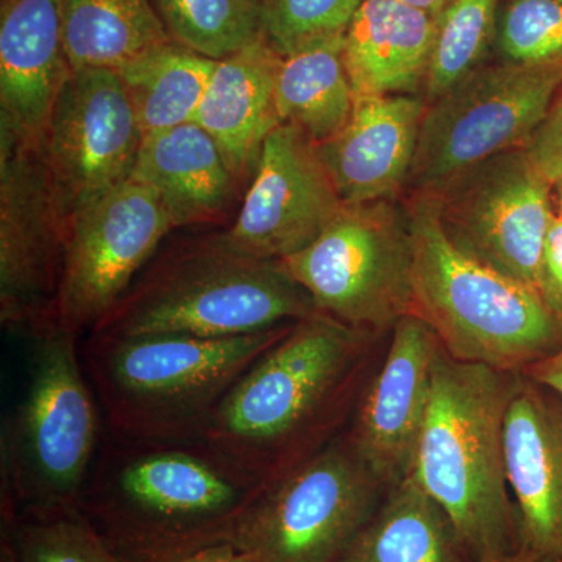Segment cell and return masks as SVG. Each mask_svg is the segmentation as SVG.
I'll list each match as a JSON object with an SVG mask.
<instances>
[{"label": "cell", "mask_w": 562, "mask_h": 562, "mask_svg": "<svg viewBox=\"0 0 562 562\" xmlns=\"http://www.w3.org/2000/svg\"><path fill=\"white\" fill-rule=\"evenodd\" d=\"M524 149L539 172L550 183H557L562 176V88L541 127Z\"/></svg>", "instance_id": "32"}, {"label": "cell", "mask_w": 562, "mask_h": 562, "mask_svg": "<svg viewBox=\"0 0 562 562\" xmlns=\"http://www.w3.org/2000/svg\"><path fill=\"white\" fill-rule=\"evenodd\" d=\"M427 102L420 94L357 98L349 121L317 144L324 168L344 205L401 198Z\"/></svg>", "instance_id": "18"}, {"label": "cell", "mask_w": 562, "mask_h": 562, "mask_svg": "<svg viewBox=\"0 0 562 562\" xmlns=\"http://www.w3.org/2000/svg\"><path fill=\"white\" fill-rule=\"evenodd\" d=\"M143 131L120 74L72 69L44 135V161L66 220L131 180Z\"/></svg>", "instance_id": "14"}, {"label": "cell", "mask_w": 562, "mask_h": 562, "mask_svg": "<svg viewBox=\"0 0 562 562\" xmlns=\"http://www.w3.org/2000/svg\"><path fill=\"white\" fill-rule=\"evenodd\" d=\"M355 101L342 36L281 57L276 80L280 124L297 128L316 146L341 131Z\"/></svg>", "instance_id": "25"}, {"label": "cell", "mask_w": 562, "mask_h": 562, "mask_svg": "<svg viewBox=\"0 0 562 562\" xmlns=\"http://www.w3.org/2000/svg\"><path fill=\"white\" fill-rule=\"evenodd\" d=\"M216 61L169 41L116 70L143 136L195 122Z\"/></svg>", "instance_id": "26"}, {"label": "cell", "mask_w": 562, "mask_h": 562, "mask_svg": "<svg viewBox=\"0 0 562 562\" xmlns=\"http://www.w3.org/2000/svg\"><path fill=\"white\" fill-rule=\"evenodd\" d=\"M176 228L160 198L132 179L74 214L57 321L81 336L94 330Z\"/></svg>", "instance_id": "13"}, {"label": "cell", "mask_w": 562, "mask_h": 562, "mask_svg": "<svg viewBox=\"0 0 562 562\" xmlns=\"http://www.w3.org/2000/svg\"><path fill=\"white\" fill-rule=\"evenodd\" d=\"M281 57L265 36L216 61L195 122L216 140L235 177L255 171L262 144L280 125L276 80Z\"/></svg>", "instance_id": "21"}, {"label": "cell", "mask_w": 562, "mask_h": 562, "mask_svg": "<svg viewBox=\"0 0 562 562\" xmlns=\"http://www.w3.org/2000/svg\"><path fill=\"white\" fill-rule=\"evenodd\" d=\"M147 265L90 333L228 338L317 312L280 261L235 254L216 238L177 247Z\"/></svg>", "instance_id": "7"}, {"label": "cell", "mask_w": 562, "mask_h": 562, "mask_svg": "<svg viewBox=\"0 0 562 562\" xmlns=\"http://www.w3.org/2000/svg\"><path fill=\"white\" fill-rule=\"evenodd\" d=\"M553 198L557 214L562 217V176L557 180V183L553 184Z\"/></svg>", "instance_id": "38"}, {"label": "cell", "mask_w": 562, "mask_h": 562, "mask_svg": "<svg viewBox=\"0 0 562 562\" xmlns=\"http://www.w3.org/2000/svg\"><path fill=\"white\" fill-rule=\"evenodd\" d=\"M342 206L316 144L280 124L262 144L238 217L216 241L235 254L281 261L319 238Z\"/></svg>", "instance_id": "15"}, {"label": "cell", "mask_w": 562, "mask_h": 562, "mask_svg": "<svg viewBox=\"0 0 562 562\" xmlns=\"http://www.w3.org/2000/svg\"><path fill=\"white\" fill-rule=\"evenodd\" d=\"M262 36L280 57L341 38L362 0H260Z\"/></svg>", "instance_id": "31"}, {"label": "cell", "mask_w": 562, "mask_h": 562, "mask_svg": "<svg viewBox=\"0 0 562 562\" xmlns=\"http://www.w3.org/2000/svg\"><path fill=\"white\" fill-rule=\"evenodd\" d=\"M439 349L441 344L420 317H402L392 327L382 368L358 403L347 435L386 487L412 471Z\"/></svg>", "instance_id": "16"}, {"label": "cell", "mask_w": 562, "mask_h": 562, "mask_svg": "<svg viewBox=\"0 0 562 562\" xmlns=\"http://www.w3.org/2000/svg\"><path fill=\"white\" fill-rule=\"evenodd\" d=\"M436 16L403 0H362L342 36L355 99L420 94Z\"/></svg>", "instance_id": "20"}, {"label": "cell", "mask_w": 562, "mask_h": 562, "mask_svg": "<svg viewBox=\"0 0 562 562\" xmlns=\"http://www.w3.org/2000/svg\"><path fill=\"white\" fill-rule=\"evenodd\" d=\"M368 333L316 312L295 322L225 395L202 436L273 483L338 438Z\"/></svg>", "instance_id": "2"}, {"label": "cell", "mask_w": 562, "mask_h": 562, "mask_svg": "<svg viewBox=\"0 0 562 562\" xmlns=\"http://www.w3.org/2000/svg\"><path fill=\"white\" fill-rule=\"evenodd\" d=\"M413 239V314L454 360L522 372L562 347V313L520 281L450 241L431 195L406 194Z\"/></svg>", "instance_id": "5"}, {"label": "cell", "mask_w": 562, "mask_h": 562, "mask_svg": "<svg viewBox=\"0 0 562 562\" xmlns=\"http://www.w3.org/2000/svg\"><path fill=\"white\" fill-rule=\"evenodd\" d=\"M2 562H122L77 506H2Z\"/></svg>", "instance_id": "27"}, {"label": "cell", "mask_w": 562, "mask_h": 562, "mask_svg": "<svg viewBox=\"0 0 562 562\" xmlns=\"http://www.w3.org/2000/svg\"><path fill=\"white\" fill-rule=\"evenodd\" d=\"M522 373L532 382L549 387L562 398V347L549 357L532 362Z\"/></svg>", "instance_id": "34"}, {"label": "cell", "mask_w": 562, "mask_h": 562, "mask_svg": "<svg viewBox=\"0 0 562 562\" xmlns=\"http://www.w3.org/2000/svg\"><path fill=\"white\" fill-rule=\"evenodd\" d=\"M562 88V66L486 61L422 120L406 194L432 195L482 162L524 149Z\"/></svg>", "instance_id": "9"}, {"label": "cell", "mask_w": 562, "mask_h": 562, "mask_svg": "<svg viewBox=\"0 0 562 562\" xmlns=\"http://www.w3.org/2000/svg\"><path fill=\"white\" fill-rule=\"evenodd\" d=\"M517 373L439 349L412 475L452 522L465 557L497 562L520 549L506 468L505 422Z\"/></svg>", "instance_id": "3"}, {"label": "cell", "mask_w": 562, "mask_h": 562, "mask_svg": "<svg viewBox=\"0 0 562 562\" xmlns=\"http://www.w3.org/2000/svg\"><path fill=\"white\" fill-rule=\"evenodd\" d=\"M503 0H449L436 14V35L422 98L438 101L490 61Z\"/></svg>", "instance_id": "28"}, {"label": "cell", "mask_w": 562, "mask_h": 562, "mask_svg": "<svg viewBox=\"0 0 562 562\" xmlns=\"http://www.w3.org/2000/svg\"><path fill=\"white\" fill-rule=\"evenodd\" d=\"M317 312L368 333L413 314V239L403 199L344 205L308 247L280 261Z\"/></svg>", "instance_id": "8"}, {"label": "cell", "mask_w": 562, "mask_h": 562, "mask_svg": "<svg viewBox=\"0 0 562 562\" xmlns=\"http://www.w3.org/2000/svg\"><path fill=\"white\" fill-rule=\"evenodd\" d=\"M184 562H250L246 554L239 552L232 543L211 547Z\"/></svg>", "instance_id": "35"}, {"label": "cell", "mask_w": 562, "mask_h": 562, "mask_svg": "<svg viewBox=\"0 0 562 562\" xmlns=\"http://www.w3.org/2000/svg\"><path fill=\"white\" fill-rule=\"evenodd\" d=\"M70 69L120 70L171 36L150 0H60Z\"/></svg>", "instance_id": "24"}, {"label": "cell", "mask_w": 562, "mask_h": 562, "mask_svg": "<svg viewBox=\"0 0 562 562\" xmlns=\"http://www.w3.org/2000/svg\"><path fill=\"white\" fill-rule=\"evenodd\" d=\"M269 483L205 436H103L77 508L122 562H184L232 543Z\"/></svg>", "instance_id": "1"}, {"label": "cell", "mask_w": 562, "mask_h": 562, "mask_svg": "<svg viewBox=\"0 0 562 562\" xmlns=\"http://www.w3.org/2000/svg\"><path fill=\"white\" fill-rule=\"evenodd\" d=\"M497 562H558L552 560V558L543 557L541 553L532 552V550L524 549L520 547L516 552L508 554V557L503 558V560Z\"/></svg>", "instance_id": "36"}, {"label": "cell", "mask_w": 562, "mask_h": 562, "mask_svg": "<svg viewBox=\"0 0 562 562\" xmlns=\"http://www.w3.org/2000/svg\"><path fill=\"white\" fill-rule=\"evenodd\" d=\"M431 198L454 246L539 292L543 246L557 206L553 184L525 149L482 162Z\"/></svg>", "instance_id": "11"}, {"label": "cell", "mask_w": 562, "mask_h": 562, "mask_svg": "<svg viewBox=\"0 0 562 562\" xmlns=\"http://www.w3.org/2000/svg\"><path fill=\"white\" fill-rule=\"evenodd\" d=\"M452 522L408 473L382 503L338 562H464Z\"/></svg>", "instance_id": "23"}, {"label": "cell", "mask_w": 562, "mask_h": 562, "mask_svg": "<svg viewBox=\"0 0 562 562\" xmlns=\"http://www.w3.org/2000/svg\"><path fill=\"white\" fill-rule=\"evenodd\" d=\"M403 2L409 3V5L427 11V13L436 16V14H439V11L446 7V3L449 2V0H403Z\"/></svg>", "instance_id": "37"}, {"label": "cell", "mask_w": 562, "mask_h": 562, "mask_svg": "<svg viewBox=\"0 0 562 562\" xmlns=\"http://www.w3.org/2000/svg\"><path fill=\"white\" fill-rule=\"evenodd\" d=\"M131 179L160 198L177 228L220 216L235 184L220 146L198 122L143 136Z\"/></svg>", "instance_id": "22"}, {"label": "cell", "mask_w": 562, "mask_h": 562, "mask_svg": "<svg viewBox=\"0 0 562 562\" xmlns=\"http://www.w3.org/2000/svg\"><path fill=\"white\" fill-rule=\"evenodd\" d=\"M539 294L554 312L562 313V217L558 214L543 246Z\"/></svg>", "instance_id": "33"}, {"label": "cell", "mask_w": 562, "mask_h": 562, "mask_svg": "<svg viewBox=\"0 0 562 562\" xmlns=\"http://www.w3.org/2000/svg\"><path fill=\"white\" fill-rule=\"evenodd\" d=\"M169 36L220 61L262 38L260 0H154Z\"/></svg>", "instance_id": "29"}, {"label": "cell", "mask_w": 562, "mask_h": 562, "mask_svg": "<svg viewBox=\"0 0 562 562\" xmlns=\"http://www.w3.org/2000/svg\"><path fill=\"white\" fill-rule=\"evenodd\" d=\"M520 547L562 562V398L517 373L505 422Z\"/></svg>", "instance_id": "17"}, {"label": "cell", "mask_w": 562, "mask_h": 562, "mask_svg": "<svg viewBox=\"0 0 562 562\" xmlns=\"http://www.w3.org/2000/svg\"><path fill=\"white\" fill-rule=\"evenodd\" d=\"M492 54L520 66H562V0H503Z\"/></svg>", "instance_id": "30"}, {"label": "cell", "mask_w": 562, "mask_h": 562, "mask_svg": "<svg viewBox=\"0 0 562 562\" xmlns=\"http://www.w3.org/2000/svg\"><path fill=\"white\" fill-rule=\"evenodd\" d=\"M294 324L228 338L87 333L81 360L106 430L140 439L194 438L250 366Z\"/></svg>", "instance_id": "4"}, {"label": "cell", "mask_w": 562, "mask_h": 562, "mask_svg": "<svg viewBox=\"0 0 562 562\" xmlns=\"http://www.w3.org/2000/svg\"><path fill=\"white\" fill-rule=\"evenodd\" d=\"M25 336L24 390L0 439L2 506H77L106 431L81 360V335L52 321Z\"/></svg>", "instance_id": "6"}, {"label": "cell", "mask_w": 562, "mask_h": 562, "mask_svg": "<svg viewBox=\"0 0 562 562\" xmlns=\"http://www.w3.org/2000/svg\"><path fill=\"white\" fill-rule=\"evenodd\" d=\"M60 0H3L0 13V132L43 144L70 74Z\"/></svg>", "instance_id": "19"}, {"label": "cell", "mask_w": 562, "mask_h": 562, "mask_svg": "<svg viewBox=\"0 0 562 562\" xmlns=\"http://www.w3.org/2000/svg\"><path fill=\"white\" fill-rule=\"evenodd\" d=\"M68 220L41 144L0 132V322L29 333L57 321Z\"/></svg>", "instance_id": "12"}, {"label": "cell", "mask_w": 562, "mask_h": 562, "mask_svg": "<svg viewBox=\"0 0 562 562\" xmlns=\"http://www.w3.org/2000/svg\"><path fill=\"white\" fill-rule=\"evenodd\" d=\"M383 487L346 432L269 484L232 546L250 562H338Z\"/></svg>", "instance_id": "10"}]
</instances>
